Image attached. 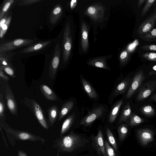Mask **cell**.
<instances>
[{"label":"cell","instance_id":"obj_38","mask_svg":"<svg viewBox=\"0 0 156 156\" xmlns=\"http://www.w3.org/2000/svg\"><path fill=\"white\" fill-rule=\"evenodd\" d=\"M141 56L148 60L152 61H156V53L148 52L143 54Z\"/></svg>","mask_w":156,"mask_h":156},{"label":"cell","instance_id":"obj_1","mask_svg":"<svg viewBox=\"0 0 156 156\" xmlns=\"http://www.w3.org/2000/svg\"><path fill=\"white\" fill-rule=\"evenodd\" d=\"M88 142L81 136L71 132L67 135L60 136L54 142L53 147L58 152H70L84 146Z\"/></svg>","mask_w":156,"mask_h":156},{"label":"cell","instance_id":"obj_7","mask_svg":"<svg viewBox=\"0 0 156 156\" xmlns=\"http://www.w3.org/2000/svg\"><path fill=\"white\" fill-rule=\"evenodd\" d=\"M61 48L59 44H56L49 67V76L53 79L58 67L61 55Z\"/></svg>","mask_w":156,"mask_h":156},{"label":"cell","instance_id":"obj_3","mask_svg":"<svg viewBox=\"0 0 156 156\" xmlns=\"http://www.w3.org/2000/svg\"><path fill=\"white\" fill-rule=\"evenodd\" d=\"M65 22L62 44V63L64 65L66 64L69 61L72 44L71 22L68 18Z\"/></svg>","mask_w":156,"mask_h":156},{"label":"cell","instance_id":"obj_43","mask_svg":"<svg viewBox=\"0 0 156 156\" xmlns=\"http://www.w3.org/2000/svg\"><path fill=\"white\" fill-rule=\"evenodd\" d=\"M0 77L2 80L6 81H8L10 80L9 77L4 73V71L0 69Z\"/></svg>","mask_w":156,"mask_h":156},{"label":"cell","instance_id":"obj_14","mask_svg":"<svg viewBox=\"0 0 156 156\" xmlns=\"http://www.w3.org/2000/svg\"><path fill=\"white\" fill-rule=\"evenodd\" d=\"M93 140L94 147L98 153L103 156H107L103 134L101 129L98 131L97 135L94 137Z\"/></svg>","mask_w":156,"mask_h":156},{"label":"cell","instance_id":"obj_32","mask_svg":"<svg viewBox=\"0 0 156 156\" xmlns=\"http://www.w3.org/2000/svg\"><path fill=\"white\" fill-rule=\"evenodd\" d=\"M156 1L155 0H145V5L141 11V17H142L145 16Z\"/></svg>","mask_w":156,"mask_h":156},{"label":"cell","instance_id":"obj_30","mask_svg":"<svg viewBox=\"0 0 156 156\" xmlns=\"http://www.w3.org/2000/svg\"><path fill=\"white\" fill-rule=\"evenodd\" d=\"M106 132L109 142L112 146L115 151L117 152V145L114 136L110 129L108 128L106 129Z\"/></svg>","mask_w":156,"mask_h":156},{"label":"cell","instance_id":"obj_48","mask_svg":"<svg viewBox=\"0 0 156 156\" xmlns=\"http://www.w3.org/2000/svg\"><path fill=\"white\" fill-rule=\"evenodd\" d=\"M76 1H77L76 0L71 1L70 2V7L71 9L73 8L74 7V6L76 3Z\"/></svg>","mask_w":156,"mask_h":156},{"label":"cell","instance_id":"obj_26","mask_svg":"<svg viewBox=\"0 0 156 156\" xmlns=\"http://www.w3.org/2000/svg\"><path fill=\"white\" fill-rule=\"evenodd\" d=\"M144 120L134 113L131 114L126 123L131 126H133L143 122Z\"/></svg>","mask_w":156,"mask_h":156},{"label":"cell","instance_id":"obj_42","mask_svg":"<svg viewBox=\"0 0 156 156\" xmlns=\"http://www.w3.org/2000/svg\"><path fill=\"white\" fill-rule=\"evenodd\" d=\"M140 48L145 51H156V44L145 45L141 46Z\"/></svg>","mask_w":156,"mask_h":156},{"label":"cell","instance_id":"obj_39","mask_svg":"<svg viewBox=\"0 0 156 156\" xmlns=\"http://www.w3.org/2000/svg\"><path fill=\"white\" fill-rule=\"evenodd\" d=\"M41 1V0H22L19 2L18 5L21 6H27L32 5Z\"/></svg>","mask_w":156,"mask_h":156},{"label":"cell","instance_id":"obj_52","mask_svg":"<svg viewBox=\"0 0 156 156\" xmlns=\"http://www.w3.org/2000/svg\"><path fill=\"white\" fill-rule=\"evenodd\" d=\"M57 156H61V155H59V152H58Z\"/></svg>","mask_w":156,"mask_h":156},{"label":"cell","instance_id":"obj_40","mask_svg":"<svg viewBox=\"0 0 156 156\" xmlns=\"http://www.w3.org/2000/svg\"><path fill=\"white\" fill-rule=\"evenodd\" d=\"M129 57V53L127 51H122L120 55L121 64H125L128 60Z\"/></svg>","mask_w":156,"mask_h":156},{"label":"cell","instance_id":"obj_19","mask_svg":"<svg viewBox=\"0 0 156 156\" xmlns=\"http://www.w3.org/2000/svg\"><path fill=\"white\" fill-rule=\"evenodd\" d=\"M40 89L43 95L47 99L52 101L57 100V96L48 86L42 84L40 85Z\"/></svg>","mask_w":156,"mask_h":156},{"label":"cell","instance_id":"obj_46","mask_svg":"<svg viewBox=\"0 0 156 156\" xmlns=\"http://www.w3.org/2000/svg\"><path fill=\"white\" fill-rule=\"evenodd\" d=\"M2 127H1V126H0V131H1V133L2 135V138H3V140L4 141V142L5 147L6 148H8V144L7 142L6 138H5V135H4L3 132L2 130Z\"/></svg>","mask_w":156,"mask_h":156},{"label":"cell","instance_id":"obj_16","mask_svg":"<svg viewBox=\"0 0 156 156\" xmlns=\"http://www.w3.org/2000/svg\"><path fill=\"white\" fill-rule=\"evenodd\" d=\"M63 8L60 4L56 5L52 9L49 16V22L55 25L58 22L63 14Z\"/></svg>","mask_w":156,"mask_h":156},{"label":"cell","instance_id":"obj_45","mask_svg":"<svg viewBox=\"0 0 156 156\" xmlns=\"http://www.w3.org/2000/svg\"><path fill=\"white\" fill-rule=\"evenodd\" d=\"M87 11L90 15H94L96 11L95 8L93 6H90L87 9Z\"/></svg>","mask_w":156,"mask_h":156},{"label":"cell","instance_id":"obj_25","mask_svg":"<svg viewBox=\"0 0 156 156\" xmlns=\"http://www.w3.org/2000/svg\"><path fill=\"white\" fill-rule=\"evenodd\" d=\"M50 126L53 125L55 122L58 114V108L56 105H53L49 108L47 111Z\"/></svg>","mask_w":156,"mask_h":156},{"label":"cell","instance_id":"obj_35","mask_svg":"<svg viewBox=\"0 0 156 156\" xmlns=\"http://www.w3.org/2000/svg\"><path fill=\"white\" fill-rule=\"evenodd\" d=\"M5 106L2 93L0 94V121L5 119Z\"/></svg>","mask_w":156,"mask_h":156},{"label":"cell","instance_id":"obj_28","mask_svg":"<svg viewBox=\"0 0 156 156\" xmlns=\"http://www.w3.org/2000/svg\"><path fill=\"white\" fill-rule=\"evenodd\" d=\"M139 37L144 41H156V28H154L147 33Z\"/></svg>","mask_w":156,"mask_h":156},{"label":"cell","instance_id":"obj_9","mask_svg":"<svg viewBox=\"0 0 156 156\" xmlns=\"http://www.w3.org/2000/svg\"><path fill=\"white\" fill-rule=\"evenodd\" d=\"M131 80V78L129 77L126 78L115 87L108 98L109 102L110 104L112 103L115 98L126 92Z\"/></svg>","mask_w":156,"mask_h":156},{"label":"cell","instance_id":"obj_51","mask_svg":"<svg viewBox=\"0 0 156 156\" xmlns=\"http://www.w3.org/2000/svg\"><path fill=\"white\" fill-rule=\"evenodd\" d=\"M152 69L153 70L151 71L153 72H156V65L152 67Z\"/></svg>","mask_w":156,"mask_h":156},{"label":"cell","instance_id":"obj_34","mask_svg":"<svg viewBox=\"0 0 156 156\" xmlns=\"http://www.w3.org/2000/svg\"><path fill=\"white\" fill-rule=\"evenodd\" d=\"M88 64L90 65L95 66L96 67L104 69L107 70H109V67L106 65V63L102 60H94L92 61L89 62Z\"/></svg>","mask_w":156,"mask_h":156},{"label":"cell","instance_id":"obj_37","mask_svg":"<svg viewBox=\"0 0 156 156\" xmlns=\"http://www.w3.org/2000/svg\"><path fill=\"white\" fill-rule=\"evenodd\" d=\"M105 144L107 156H116L114 149L107 141H105Z\"/></svg>","mask_w":156,"mask_h":156},{"label":"cell","instance_id":"obj_22","mask_svg":"<svg viewBox=\"0 0 156 156\" xmlns=\"http://www.w3.org/2000/svg\"><path fill=\"white\" fill-rule=\"evenodd\" d=\"M131 113V108L130 102H128L123 108L119 120V124L124 122L126 123Z\"/></svg>","mask_w":156,"mask_h":156},{"label":"cell","instance_id":"obj_4","mask_svg":"<svg viewBox=\"0 0 156 156\" xmlns=\"http://www.w3.org/2000/svg\"><path fill=\"white\" fill-rule=\"evenodd\" d=\"M34 42V41L30 39L19 38L1 44L0 53L12 51L25 46H28Z\"/></svg>","mask_w":156,"mask_h":156},{"label":"cell","instance_id":"obj_24","mask_svg":"<svg viewBox=\"0 0 156 156\" xmlns=\"http://www.w3.org/2000/svg\"><path fill=\"white\" fill-rule=\"evenodd\" d=\"M16 1L15 0H6L3 2L0 7V19L6 14H8L9 11Z\"/></svg>","mask_w":156,"mask_h":156},{"label":"cell","instance_id":"obj_31","mask_svg":"<svg viewBox=\"0 0 156 156\" xmlns=\"http://www.w3.org/2000/svg\"><path fill=\"white\" fill-rule=\"evenodd\" d=\"M12 15L11 13L10 15L9 14L5 23L0 28V37L1 39H2L4 37L8 30L12 19Z\"/></svg>","mask_w":156,"mask_h":156},{"label":"cell","instance_id":"obj_47","mask_svg":"<svg viewBox=\"0 0 156 156\" xmlns=\"http://www.w3.org/2000/svg\"><path fill=\"white\" fill-rule=\"evenodd\" d=\"M17 156H28L27 154L21 150H19L17 153Z\"/></svg>","mask_w":156,"mask_h":156},{"label":"cell","instance_id":"obj_20","mask_svg":"<svg viewBox=\"0 0 156 156\" xmlns=\"http://www.w3.org/2000/svg\"><path fill=\"white\" fill-rule=\"evenodd\" d=\"M16 53L12 51L0 53V67L12 65V59Z\"/></svg>","mask_w":156,"mask_h":156},{"label":"cell","instance_id":"obj_6","mask_svg":"<svg viewBox=\"0 0 156 156\" xmlns=\"http://www.w3.org/2000/svg\"><path fill=\"white\" fill-rule=\"evenodd\" d=\"M107 110L106 107L102 105L94 108L82 119L80 124L86 126L91 125L97 119L103 116L106 112Z\"/></svg>","mask_w":156,"mask_h":156},{"label":"cell","instance_id":"obj_15","mask_svg":"<svg viewBox=\"0 0 156 156\" xmlns=\"http://www.w3.org/2000/svg\"><path fill=\"white\" fill-rule=\"evenodd\" d=\"M32 105L35 116L41 125L45 129H48V127L45 119L42 109L40 106L35 101H32Z\"/></svg>","mask_w":156,"mask_h":156},{"label":"cell","instance_id":"obj_50","mask_svg":"<svg viewBox=\"0 0 156 156\" xmlns=\"http://www.w3.org/2000/svg\"><path fill=\"white\" fill-rule=\"evenodd\" d=\"M150 99L156 101V94L152 95Z\"/></svg>","mask_w":156,"mask_h":156},{"label":"cell","instance_id":"obj_8","mask_svg":"<svg viewBox=\"0 0 156 156\" xmlns=\"http://www.w3.org/2000/svg\"><path fill=\"white\" fill-rule=\"evenodd\" d=\"M156 23V8L153 12L140 25L137 31L139 35L145 34L154 28Z\"/></svg>","mask_w":156,"mask_h":156},{"label":"cell","instance_id":"obj_27","mask_svg":"<svg viewBox=\"0 0 156 156\" xmlns=\"http://www.w3.org/2000/svg\"><path fill=\"white\" fill-rule=\"evenodd\" d=\"M140 112L146 116L151 117L155 114L154 108L151 105H144L140 108Z\"/></svg>","mask_w":156,"mask_h":156},{"label":"cell","instance_id":"obj_5","mask_svg":"<svg viewBox=\"0 0 156 156\" xmlns=\"http://www.w3.org/2000/svg\"><path fill=\"white\" fill-rule=\"evenodd\" d=\"M54 39L38 41L34 43L19 52L20 54L33 55L41 53L46 51L51 46Z\"/></svg>","mask_w":156,"mask_h":156},{"label":"cell","instance_id":"obj_33","mask_svg":"<svg viewBox=\"0 0 156 156\" xmlns=\"http://www.w3.org/2000/svg\"><path fill=\"white\" fill-rule=\"evenodd\" d=\"M0 69L2 70L12 78H15L17 76L15 74L14 68L12 65L0 67Z\"/></svg>","mask_w":156,"mask_h":156},{"label":"cell","instance_id":"obj_41","mask_svg":"<svg viewBox=\"0 0 156 156\" xmlns=\"http://www.w3.org/2000/svg\"><path fill=\"white\" fill-rule=\"evenodd\" d=\"M139 44V42L138 40L137 39L135 40L128 46L127 48L128 51L130 52L133 51Z\"/></svg>","mask_w":156,"mask_h":156},{"label":"cell","instance_id":"obj_21","mask_svg":"<svg viewBox=\"0 0 156 156\" xmlns=\"http://www.w3.org/2000/svg\"><path fill=\"white\" fill-rule=\"evenodd\" d=\"M76 117L75 113L69 115L63 122L61 129L60 136L66 133L72 126L74 122Z\"/></svg>","mask_w":156,"mask_h":156},{"label":"cell","instance_id":"obj_13","mask_svg":"<svg viewBox=\"0 0 156 156\" xmlns=\"http://www.w3.org/2000/svg\"><path fill=\"white\" fill-rule=\"evenodd\" d=\"M137 135L138 140L143 146H146L154 139L153 132L148 128L141 129L138 130Z\"/></svg>","mask_w":156,"mask_h":156},{"label":"cell","instance_id":"obj_11","mask_svg":"<svg viewBox=\"0 0 156 156\" xmlns=\"http://www.w3.org/2000/svg\"><path fill=\"white\" fill-rule=\"evenodd\" d=\"M144 79L145 76L143 70L136 74L126 95V98L129 99L133 96Z\"/></svg>","mask_w":156,"mask_h":156},{"label":"cell","instance_id":"obj_23","mask_svg":"<svg viewBox=\"0 0 156 156\" xmlns=\"http://www.w3.org/2000/svg\"><path fill=\"white\" fill-rule=\"evenodd\" d=\"M74 105V102L73 100H69L63 104L60 111L58 121H60L68 113Z\"/></svg>","mask_w":156,"mask_h":156},{"label":"cell","instance_id":"obj_18","mask_svg":"<svg viewBox=\"0 0 156 156\" xmlns=\"http://www.w3.org/2000/svg\"><path fill=\"white\" fill-rule=\"evenodd\" d=\"M80 78L83 87L88 95L91 99H97L98 95L94 88L82 76H80Z\"/></svg>","mask_w":156,"mask_h":156},{"label":"cell","instance_id":"obj_17","mask_svg":"<svg viewBox=\"0 0 156 156\" xmlns=\"http://www.w3.org/2000/svg\"><path fill=\"white\" fill-rule=\"evenodd\" d=\"M122 99L116 101L112 106L108 116V122L110 123H113L115 121L119 114L120 108L123 104Z\"/></svg>","mask_w":156,"mask_h":156},{"label":"cell","instance_id":"obj_12","mask_svg":"<svg viewBox=\"0 0 156 156\" xmlns=\"http://www.w3.org/2000/svg\"><path fill=\"white\" fill-rule=\"evenodd\" d=\"M5 95L7 105L10 112L13 115H17V103L9 83H7L5 87Z\"/></svg>","mask_w":156,"mask_h":156},{"label":"cell","instance_id":"obj_36","mask_svg":"<svg viewBox=\"0 0 156 156\" xmlns=\"http://www.w3.org/2000/svg\"><path fill=\"white\" fill-rule=\"evenodd\" d=\"M82 46L84 48V49L87 50L88 47V43L87 40V30L83 29L82 31Z\"/></svg>","mask_w":156,"mask_h":156},{"label":"cell","instance_id":"obj_10","mask_svg":"<svg viewBox=\"0 0 156 156\" xmlns=\"http://www.w3.org/2000/svg\"><path fill=\"white\" fill-rule=\"evenodd\" d=\"M156 89V80H150L145 83L140 89L136 100H143L148 97Z\"/></svg>","mask_w":156,"mask_h":156},{"label":"cell","instance_id":"obj_49","mask_svg":"<svg viewBox=\"0 0 156 156\" xmlns=\"http://www.w3.org/2000/svg\"><path fill=\"white\" fill-rule=\"evenodd\" d=\"M145 1V0H139L138 1L137 7L139 8L142 4Z\"/></svg>","mask_w":156,"mask_h":156},{"label":"cell","instance_id":"obj_44","mask_svg":"<svg viewBox=\"0 0 156 156\" xmlns=\"http://www.w3.org/2000/svg\"><path fill=\"white\" fill-rule=\"evenodd\" d=\"M8 16V14H6L2 18L0 19V28H1L5 23Z\"/></svg>","mask_w":156,"mask_h":156},{"label":"cell","instance_id":"obj_29","mask_svg":"<svg viewBox=\"0 0 156 156\" xmlns=\"http://www.w3.org/2000/svg\"><path fill=\"white\" fill-rule=\"evenodd\" d=\"M119 140H123L125 138L128 131L127 126L124 124H121L118 127Z\"/></svg>","mask_w":156,"mask_h":156},{"label":"cell","instance_id":"obj_2","mask_svg":"<svg viewBox=\"0 0 156 156\" xmlns=\"http://www.w3.org/2000/svg\"><path fill=\"white\" fill-rule=\"evenodd\" d=\"M0 126L5 131L9 142L12 146L15 144L16 140H28L32 142L40 141L44 144L45 139L35 135L27 131L14 129L7 124L5 120L0 121Z\"/></svg>","mask_w":156,"mask_h":156}]
</instances>
